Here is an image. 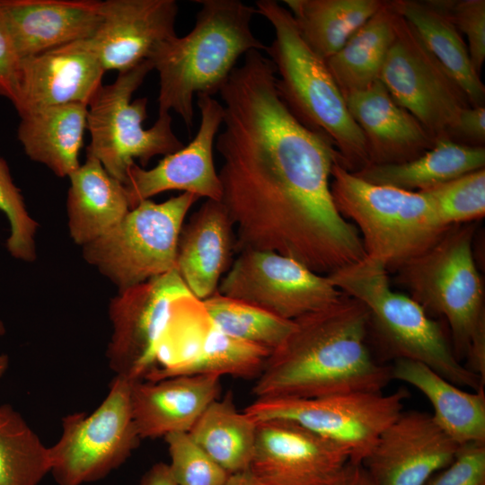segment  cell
I'll return each instance as SVG.
<instances>
[{
  "instance_id": "8fae6325",
  "label": "cell",
  "mask_w": 485,
  "mask_h": 485,
  "mask_svg": "<svg viewBox=\"0 0 485 485\" xmlns=\"http://www.w3.org/2000/svg\"><path fill=\"white\" fill-rule=\"evenodd\" d=\"M409 392H352L313 398L256 399L243 411L254 421L295 422L340 445L349 460L368 456L383 431L403 410Z\"/></svg>"
},
{
  "instance_id": "4fadbf2b",
  "label": "cell",
  "mask_w": 485,
  "mask_h": 485,
  "mask_svg": "<svg viewBox=\"0 0 485 485\" xmlns=\"http://www.w3.org/2000/svg\"><path fill=\"white\" fill-rule=\"evenodd\" d=\"M194 298L173 269L120 292L110 307L113 333L107 350L110 368L130 381L155 367L179 301Z\"/></svg>"
},
{
  "instance_id": "ac0fdd59",
  "label": "cell",
  "mask_w": 485,
  "mask_h": 485,
  "mask_svg": "<svg viewBox=\"0 0 485 485\" xmlns=\"http://www.w3.org/2000/svg\"><path fill=\"white\" fill-rule=\"evenodd\" d=\"M459 446L431 414L402 410L363 464L377 485H426L452 463Z\"/></svg>"
},
{
  "instance_id": "484cf974",
  "label": "cell",
  "mask_w": 485,
  "mask_h": 485,
  "mask_svg": "<svg viewBox=\"0 0 485 485\" xmlns=\"http://www.w3.org/2000/svg\"><path fill=\"white\" fill-rule=\"evenodd\" d=\"M69 179V232L74 242L84 246L114 227L130 207L124 185L92 154H86L84 163Z\"/></svg>"
},
{
  "instance_id": "8d00e7d4",
  "label": "cell",
  "mask_w": 485,
  "mask_h": 485,
  "mask_svg": "<svg viewBox=\"0 0 485 485\" xmlns=\"http://www.w3.org/2000/svg\"><path fill=\"white\" fill-rule=\"evenodd\" d=\"M0 210L10 223L7 248L11 254L23 260L35 259L34 235L37 223L29 216L20 190L13 181L9 167L0 156Z\"/></svg>"
},
{
  "instance_id": "9c48e42d",
  "label": "cell",
  "mask_w": 485,
  "mask_h": 485,
  "mask_svg": "<svg viewBox=\"0 0 485 485\" xmlns=\"http://www.w3.org/2000/svg\"><path fill=\"white\" fill-rule=\"evenodd\" d=\"M199 198L189 192L164 202L141 201L110 230L84 245V257L119 293L176 269L180 232Z\"/></svg>"
},
{
  "instance_id": "7a4b0ae2",
  "label": "cell",
  "mask_w": 485,
  "mask_h": 485,
  "mask_svg": "<svg viewBox=\"0 0 485 485\" xmlns=\"http://www.w3.org/2000/svg\"><path fill=\"white\" fill-rule=\"evenodd\" d=\"M294 322L257 376V399L381 392L392 381L391 366L377 363L368 348L369 313L357 299L343 293Z\"/></svg>"
},
{
  "instance_id": "e575fe53",
  "label": "cell",
  "mask_w": 485,
  "mask_h": 485,
  "mask_svg": "<svg viewBox=\"0 0 485 485\" xmlns=\"http://www.w3.org/2000/svg\"><path fill=\"white\" fill-rule=\"evenodd\" d=\"M421 192L445 226L475 222L485 215V168Z\"/></svg>"
},
{
  "instance_id": "603a6c76",
  "label": "cell",
  "mask_w": 485,
  "mask_h": 485,
  "mask_svg": "<svg viewBox=\"0 0 485 485\" xmlns=\"http://www.w3.org/2000/svg\"><path fill=\"white\" fill-rule=\"evenodd\" d=\"M234 224L221 201L207 199L179 234L176 270L198 301L217 291L236 252Z\"/></svg>"
},
{
  "instance_id": "7402d4cb",
  "label": "cell",
  "mask_w": 485,
  "mask_h": 485,
  "mask_svg": "<svg viewBox=\"0 0 485 485\" xmlns=\"http://www.w3.org/2000/svg\"><path fill=\"white\" fill-rule=\"evenodd\" d=\"M220 376L192 375L131 383L133 418L141 439L189 432L219 398Z\"/></svg>"
},
{
  "instance_id": "b9f144b4",
  "label": "cell",
  "mask_w": 485,
  "mask_h": 485,
  "mask_svg": "<svg viewBox=\"0 0 485 485\" xmlns=\"http://www.w3.org/2000/svg\"><path fill=\"white\" fill-rule=\"evenodd\" d=\"M331 485H377L363 463L348 461Z\"/></svg>"
},
{
  "instance_id": "5bb4252c",
  "label": "cell",
  "mask_w": 485,
  "mask_h": 485,
  "mask_svg": "<svg viewBox=\"0 0 485 485\" xmlns=\"http://www.w3.org/2000/svg\"><path fill=\"white\" fill-rule=\"evenodd\" d=\"M217 292L290 321L328 306L343 295L328 276L291 257L259 250L239 252Z\"/></svg>"
},
{
  "instance_id": "ba28073f",
  "label": "cell",
  "mask_w": 485,
  "mask_h": 485,
  "mask_svg": "<svg viewBox=\"0 0 485 485\" xmlns=\"http://www.w3.org/2000/svg\"><path fill=\"white\" fill-rule=\"evenodd\" d=\"M152 69V63L145 60L119 73L112 84L101 87L87 109L91 142L86 154L97 158L123 185L135 160L146 166L154 156H165L183 146L172 130L170 113L158 114L155 123L146 129L143 122L147 117L148 99L131 101Z\"/></svg>"
},
{
  "instance_id": "3957f363",
  "label": "cell",
  "mask_w": 485,
  "mask_h": 485,
  "mask_svg": "<svg viewBox=\"0 0 485 485\" xmlns=\"http://www.w3.org/2000/svg\"><path fill=\"white\" fill-rule=\"evenodd\" d=\"M196 2L201 8L193 29L164 40L148 58L159 75L158 114L172 110L188 128L194 96L219 93L242 55L267 47L251 30L255 7L239 0Z\"/></svg>"
},
{
  "instance_id": "7c38bea8",
  "label": "cell",
  "mask_w": 485,
  "mask_h": 485,
  "mask_svg": "<svg viewBox=\"0 0 485 485\" xmlns=\"http://www.w3.org/2000/svg\"><path fill=\"white\" fill-rule=\"evenodd\" d=\"M379 80L435 141L450 139L460 113L471 106L461 87L399 14Z\"/></svg>"
},
{
  "instance_id": "60d3db41",
  "label": "cell",
  "mask_w": 485,
  "mask_h": 485,
  "mask_svg": "<svg viewBox=\"0 0 485 485\" xmlns=\"http://www.w3.org/2000/svg\"><path fill=\"white\" fill-rule=\"evenodd\" d=\"M450 140L465 146L484 147L485 106H470L463 110Z\"/></svg>"
},
{
  "instance_id": "6da1fadb",
  "label": "cell",
  "mask_w": 485,
  "mask_h": 485,
  "mask_svg": "<svg viewBox=\"0 0 485 485\" xmlns=\"http://www.w3.org/2000/svg\"><path fill=\"white\" fill-rule=\"evenodd\" d=\"M276 81L272 62L251 50L219 91L221 202L237 227L236 252L275 251L328 276L366 257L331 194L341 157L327 137L296 119Z\"/></svg>"
},
{
  "instance_id": "e0dca14e",
  "label": "cell",
  "mask_w": 485,
  "mask_h": 485,
  "mask_svg": "<svg viewBox=\"0 0 485 485\" xmlns=\"http://www.w3.org/2000/svg\"><path fill=\"white\" fill-rule=\"evenodd\" d=\"M200 125L194 138L178 151L165 155L152 169L134 163L124 183L130 209L141 201L168 190H181L221 201L222 187L215 168V137L223 124L224 107L210 95H197Z\"/></svg>"
},
{
  "instance_id": "d6a6232c",
  "label": "cell",
  "mask_w": 485,
  "mask_h": 485,
  "mask_svg": "<svg viewBox=\"0 0 485 485\" xmlns=\"http://www.w3.org/2000/svg\"><path fill=\"white\" fill-rule=\"evenodd\" d=\"M49 472L48 447L18 411L0 405V485H38Z\"/></svg>"
},
{
  "instance_id": "d590c367",
  "label": "cell",
  "mask_w": 485,
  "mask_h": 485,
  "mask_svg": "<svg viewBox=\"0 0 485 485\" xmlns=\"http://www.w3.org/2000/svg\"><path fill=\"white\" fill-rule=\"evenodd\" d=\"M172 477L177 485H224L229 473L216 463L190 436L177 432L164 436Z\"/></svg>"
},
{
  "instance_id": "5b68a950",
  "label": "cell",
  "mask_w": 485,
  "mask_h": 485,
  "mask_svg": "<svg viewBox=\"0 0 485 485\" xmlns=\"http://www.w3.org/2000/svg\"><path fill=\"white\" fill-rule=\"evenodd\" d=\"M257 13L274 28L265 51L275 66L276 86L291 113L307 128L327 137L354 172L369 164L362 131L326 63L304 42L290 12L274 0L256 2Z\"/></svg>"
},
{
  "instance_id": "836d02e7",
  "label": "cell",
  "mask_w": 485,
  "mask_h": 485,
  "mask_svg": "<svg viewBox=\"0 0 485 485\" xmlns=\"http://www.w3.org/2000/svg\"><path fill=\"white\" fill-rule=\"evenodd\" d=\"M211 322L234 339L270 351L278 348L291 333L294 321L225 296L217 291L199 301Z\"/></svg>"
},
{
  "instance_id": "2e32d148",
  "label": "cell",
  "mask_w": 485,
  "mask_h": 485,
  "mask_svg": "<svg viewBox=\"0 0 485 485\" xmlns=\"http://www.w3.org/2000/svg\"><path fill=\"white\" fill-rule=\"evenodd\" d=\"M346 449L289 420L257 422L250 471L270 485H331L349 461Z\"/></svg>"
},
{
  "instance_id": "74e56055",
  "label": "cell",
  "mask_w": 485,
  "mask_h": 485,
  "mask_svg": "<svg viewBox=\"0 0 485 485\" xmlns=\"http://www.w3.org/2000/svg\"><path fill=\"white\" fill-rule=\"evenodd\" d=\"M436 3L458 31L465 34L472 66L481 75L485 61V1L436 0Z\"/></svg>"
},
{
  "instance_id": "44dd1931",
  "label": "cell",
  "mask_w": 485,
  "mask_h": 485,
  "mask_svg": "<svg viewBox=\"0 0 485 485\" xmlns=\"http://www.w3.org/2000/svg\"><path fill=\"white\" fill-rule=\"evenodd\" d=\"M101 2L0 0V16L23 59L90 39L101 20Z\"/></svg>"
},
{
  "instance_id": "83f0119b",
  "label": "cell",
  "mask_w": 485,
  "mask_h": 485,
  "mask_svg": "<svg viewBox=\"0 0 485 485\" xmlns=\"http://www.w3.org/2000/svg\"><path fill=\"white\" fill-rule=\"evenodd\" d=\"M395 11L465 93L472 107L485 106V86L467 45L436 0H392Z\"/></svg>"
},
{
  "instance_id": "30bf717a",
  "label": "cell",
  "mask_w": 485,
  "mask_h": 485,
  "mask_svg": "<svg viewBox=\"0 0 485 485\" xmlns=\"http://www.w3.org/2000/svg\"><path fill=\"white\" fill-rule=\"evenodd\" d=\"M129 379L115 375L107 396L92 412L62 418V433L48 447L50 472L58 485L99 481L119 467L141 440L133 418Z\"/></svg>"
},
{
  "instance_id": "f1b7e54d",
  "label": "cell",
  "mask_w": 485,
  "mask_h": 485,
  "mask_svg": "<svg viewBox=\"0 0 485 485\" xmlns=\"http://www.w3.org/2000/svg\"><path fill=\"white\" fill-rule=\"evenodd\" d=\"M484 167L485 147L441 139L410 161L368 164L353 173L373 184L418 192Z\"/></svg>"
},
{
  "instance_id": "277c9868",
  "label": "cell",
  "mask_w": 485,
  "mask_h": 485,
  "mask_svg": "<svg viewBox=\"0 0 485 485\" xmlns=\"http://www.w3.org/2000/svg\"><path fill=\"white\" fill-rule=\"evenodd\" d=\"M476 223L450 226L428 249L395 271L397 283L429 314L450 327L453 349L485 381L484 289L473 241Z\"/></svg>"
},
{
  "instance_id": "f546056e",
  "label": "cell",
  "mask_w": 485,
  "mask_h": 485,
  "mask_svg": "<svg viewBox=\"0 0 485 485\" xmlns=\"http://www.w3.org/2000/svg\"><path fill=\"white\" fill-rule=\"evenodd\" d=\"M398 13L392 0L366 21L325 63L344 99L379 80L395 36Z\"/></svg>"
},
{
  "instance_id": "52a82bcc",
  "label": "cell",
  "mask_w": 485,
  "mask_h": 485,
  "mask_svg": "<svg viewBox=\"0 0 485 485\" xmlns=\"http://www.w3.org/2000/svg\"><path fill=\"white\" fill-rule=\"evenodd\" d=\"M331 194L339 213L358 231L366 256L388 271L425 251L450 227L421 192L367 182L340 161L332 166Z\"/></svg>"
},
{
  "instance_id": "4316f807",
  "label": "cell",
  "mask_w": 485,
  "mask_h": 485,
  "mask_svg": "<svg viewBox=\"0 0 485 485\" xmlns=\"http://www.w3.org/2000/svg\"><path fill=\"white\" fill-rule=\"evenodd\" d=\"M88 106H51L21 116L17 137L25 154L48 166L58 177H69L79 167V153L87 129Z\"/></svg>"
},
{
  "instance_id": "ab89813d",
  "label": "cell",
  "mask_w": 485,
  "mask_h": 485,
  "mask_svg": "<svg viewBox=\"0 0 485 485\" xmlns=\"http://www.w3.org/2000/svg\"><path fill=\"white\" fill-rule=\"evenodd\" d=\"M21 61L11 35L0 16V95L13 104L18 93Z\"/></svg>"
},
{
  "instance_id": "f6af8a7d",
  "label": "cell",
  "mask_w": 485,
  "mask_h": 485,
  "mask_svg": "<svg viewBox=\"0 0 485 485\" xmlns=\"http://www.w3.org/2000/svg\"><path fill=\"white\" fill-rule=\"evenodd\" d=\"M4 333V327L3 322L0 321V335H3ZM8 357L5 355H0V378L3 376V375L5 373L7 367H8Z\"/></svg>"
},
{
  "instance_id": "8992f818",
  "label": "cell",
  "mask_w": 485,
  "mask_h": 485,
  "mask_svg": "<svg viewBox=\"0 0 485 485\" xmlns=\"http://www.w3.org/2000/svg\"><path fill=\"white\" fill-rule=\"evenodd\" d=\"M388 272L383 263L366 256L328 278L367 308L369 328L395 360L424 364L459 387L484 389V381L457 358L440 324L410 295L392 288Z\"/></svg>"
},
{
  "instance_id": "4dcf8cb0",
  "label": "cell",
  "mask_w": 485,
  "mask_h": 485,
  "mask_svg": "<svg viewBox=\"0 0 485 485\" xmlns=\"http://www.w3.org/2000/svg\"><path fill=\"white\" fill-rule=\"evenodd\" d=\"M307 46L326 61L386 0H284Z\"/></svg>"
},
{
  "instance_id": "d4e9b609",
  "label": "cell",
  "mask_w": 485,
  "mask_h": 485,
  "mask_svg": "<svg viewBox=\"0 0 485 485\" xmlns=\"http://www.w3.org/2000/svg\"><path fill=\"white\" fill-rule=\"evenodd\" d=\"M391 375L428 398L433 419L459 445L485 443L484 389L465 392L424 364L409 359H396Z\"/></svg>"
},
{
  "instance_id": "cb8c5ba5",
  "label": "cell",
  "mask_w": 485,
  "mask_h": 485,
  "mask_svg": "<svg viewBox=\"0 0 485 485\" xmlns=\"http://www.w3.org/2000/svg\"><path fill=\"white\" fill-rule=\"evenodd\" d=\"M345 101L362 131L369 164L410 161L436 143L420 122L392 98L380 80Z\"/></svg>"
},
{
  "instance_id": "d6986e66",
  "label": "cell",
  "mask_w": 485,
  "mask_h": 485,
  "mask_svg": "<svg viewBox=\"0 0 485 485\" xmlns=\"http://www.w3.org/2000/svg\"><path fill=\"white\" fill-rule=\"evenodd\" d=\"M105 72L87 40L23 58L13 105L20 117L57 105L88 106L103 86Z\"/></svg>"
},
{
  "instance_id": "ffe728a7",
  "label": "cell",
  "mask_w": 485,
  "mask_h": 485,
  "mask_svg": "<svg viewBox=\"0 0 485 485\" xmlns=\"http://www.w3.org/2000/svg\"><path fill=\"white\" fill-rule=\"evenodd\" d=\"M174 0H105L88 42L105 71L125 72L148 60L164 40L177 35Z\"/></svg>"
},
{
  "instance_id": "1f68e13d",
  "label": "cell",
  "mask_w": 485,
  "mask_h": 485,
  "mask_svg": "<svg viewBox=\"0 0 485 485\" xmlns=\"http://www.w3.org/2000/svg\"><path fill=\"white\" fill-rule=\"evenodd\" d=\"M257 422L235 407L232 395L213 401L192 426V439L225 471L250 469Z\"/></svg>"
},
{
  "instance_id": "ee69618b",
  "label": "cell",
  "mask_w": 485,
  "mask_h": 485,
  "mask_svg": "<svg viewBox=\"0 0 485 485\" xmlns=\"http://www.w3.org/2000/svg\"><path fill=\"white\" fill-rule=\"evenodd\" d=\"M224 485H270L250 470L230 474Z\"/></svg>"
},
{
  "instance_id": "9a60e30c",
  "label": "cell",
  "mask_w": 485,
  "mask_h": 485,
  "mask_svg": "<svg viewBox=\"0 0 485 485\" xmlns=\"http://www.w3.org/2000/svg\"><path fill=\"white\" fill-rule=\"evenodd\" d=\"M180 321L173 313L156 366L145 380L192 375L254 377L270 354L266 348L226 335L206 312L195 322Z\"/></svg>"
},
{
  "instance_id": "7bdbcfd3",
  "label": "cell",
  "mask_w": 485,
  "mask_h": 485,
  "mask_svg": "<svg viewBox=\"0 0 485 485\" xmlns=\"http://www.w3.org/2000/svg\"><path fill=\"white\" fill-rule=\"evenodd\" d=\"M140 485H177L167 463L154 464L142 477Z\"/></svg>"
},
{
  "instance_id": "f35d334b",
  "label": "cell",
  "mask_w": 485,
  "mask_h": 485,
  "mask_svg": "<svg viewBox=\"0 0 485 485\" xmlns=\"http://www.w3.org/2000/svg\"><path fill=\"white\" fill-rule=\"evenodd\" d=\"M426 485H485V443L461 445L452 463Z\"/></svg>"
}]
</instances>
